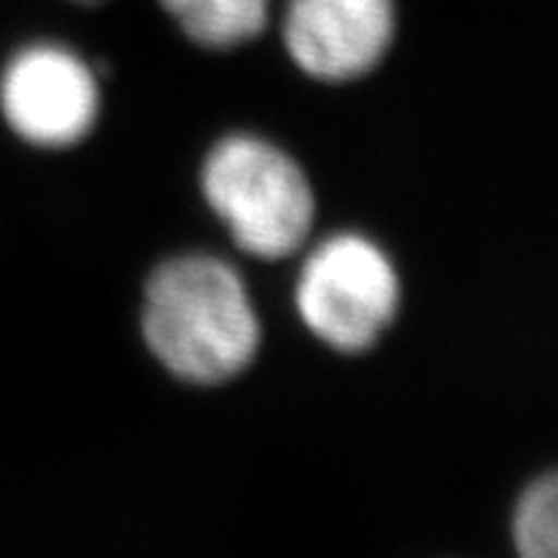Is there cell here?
I'll return each instance as SVG.
<instances>
[{"instance_id":"obj_5","label":"cell","mask_w":558,"mask_h":558,"mask_svg":"<svg viewBox=\"0 0 558 558\" xmlns=\"http://www.w3.org/2000/svg\"><path fill=\"white\" fill-rule=\"evenodd\" d=\"M393 37V0H288L282 17L288 58L323 83H351L371 74Z\"/></svg>"},{"instance_id":"obj_3","label":"cell","mask_w":558,"mask_h":558,"mask_svg":"<svg viewBox=\"0 0 558 558\" xmlns=\"http://www.w3.org/2000/svg\"><path fill=\"white\" fill-rule=\"evenodd\" d=\"M402 279L374 240L333 234L311 251L296 274L294 305L302 325L337 353H365L399 314Z\"/></svg>"},{"instance_id":"obj_4","label":"cell","mask_w":558,"mask_h":558,"mask_svg":"<svg viewBox=\"0 0 558 558\" xmlns=\"http://www.w3.org/2000/svg\"><path fill=\"white\" fill-rule=\"evenodd\" d=\"M100 77L60 44L23 46L0 72V114L23 143L72 148L100 120Z\"/></svg>"},{"instance_id":"obj_2","label":"cell","mask_w":558,"mask_h":558,"mask_svg":"<svg viewBox=\"0 0 558 558\" xmlns=\"http://www.w3.org/2000/svg\"><path fill=\"white\" fill-rule=\"evenodd\" d=\"M199 189L236 248L257 259L294 257L308 243L316 199L286 148L257 134H228L208 151Z\"/></svg>"},{"instance_id":"obj_1","label":"cell","mask_w":558,"mask_h":558,"mask_svg":"<svg viewBox=\"0 0 558 558\" xmlns=\"http://www.w3.org/2000/svg\"><path fill=\"white\" fill-rule=\"evenodd\" d=\"M140 331L174 379L217 388L257 360L263 323L245 279L211 254H180L146 282Z\"/></svg>"},{"instance_id":"obj_6","label":"cell","mask_w":558,"mask_h":558,"mask_svg":"<svg viewBox=\"0 0 558 558\" xmlns=\"http://www.w3.org/2000/svg\"><path fill=\"white\" fill-rule=\"evenodd\" d=\"M183 35L203 49H236L259 37L271 17V0H160Z\"/></svg>"},{"instance_id":"obj_8","label":"cell","mask_w":558,"mask_h":558,"mask_svg":"<svg viewBox=\"0 0 558 558\" xmlns=\"http://www.w3.org/2000/svg\"><path fill=\"white\" fill-rule=\"evenodd\" d=\"M72 3H100V0H72Z\"/></svg>"},{"instance_id":"obj_7","label":"cell","mask_w":558,"mask_h":558,"mask_svg":"<svg viewBox=\"0 0 558 558\" xmlns=\"http://www.w3.org/2000/svg\"><path fill=\"white\" fill-rule=\"evenodd\" d=\"M513 544L522 558H556L558 482L553 473L533 482L515 505Z\"/></svg>"}]
</instances>
